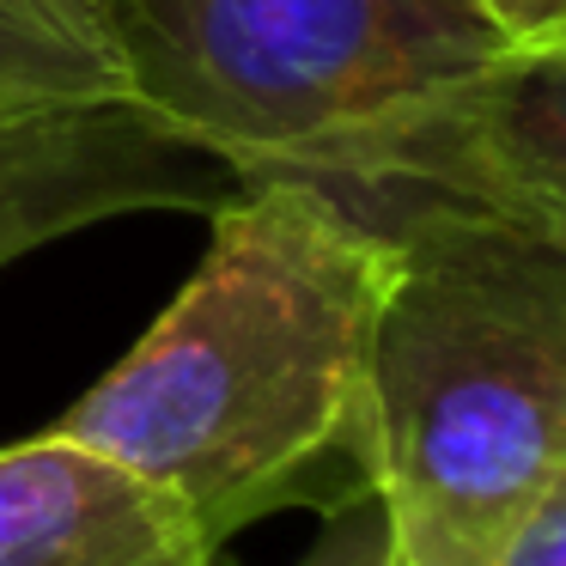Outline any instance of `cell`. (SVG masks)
<instances>
[{
    "mask_svg": "<svg viewBox=\"0 0 566 566\" xmlns=\"http://www.w3.org/2000/svg\"><path fill=\"white\" fill-rule=\"evenodd\" d=\"M0 566H226L171 493L62 439L0 444Z\"/></svg>",
    "mask_w": 566,
    "mask_h": 566,
    "instance_id": "6",
    "label": "cell"
},
{
    "mask_svg": "<svg viewBox=\"0 0 566 566\" xmlns=\"http://www.w3.org/2000/svg\"><path fill=\"white\" fill-rule=\"evenodd\" d=\"M135 104L111 0H0V111Z\"/></svg>",
    "mask_w": 566,
    "mask_h": 566,
    "instance_id": "7",
    "label": "cell"
},
{
    "mask_svg": "<svg viewBox=\"0 0 566 566\" xmlns=\"http://www.w3.org/2000/svg\"><path fill=\"white\" fill-rule=\"evenodd\" d=\"M135 104L189 153L359 196L427 104L512 55L469 0H111Z\"/></svg>",
    "mask_w": 566,
    "mask_h": 566,
    "instance_id": "3",
    "label": "cell"
},
{
    "mask_svg": "<svg viewBox=\"0 0 566 566\" xmlns=\"http://www.w3.org/2000/svg\"><path fill=\"white\" fill-rule=\"evenodd\" d=\"M371 201H439L566 256V43L512 50L427 104L347 208Z\"/></svg>",
    "mask_w": 566,
    "mask_h": 566,
    "instance_id": "4",
    "label": "cell"
},
{
    "mask_svg": "<svg viewBox=\"0 0 566 566\" xmlns=\"http://www.w3.org/2000/svg\"><path fill=\"white\" fill-rule=\"evenodd\" d=\"M359 213L396 238L359 481L402 566H493L566 475V256L439 201Z\"/></svg>",
    "mask_w": 566,
    "mask_h": 566,
    "instance_id": "2",
    "label": "cell"
},
{
    "mask_svg": "<svg viewBox=\"0 0 566 566\" xmlns=\"http://www.w3.org/2000/svg\"><path fill=\"white\" fill-rule=\"evenodd\" d=\"M196 159L140 104L0 111V269L140 208H196Z\"/></svg>",
    "mask_w": 566,
    "mask_h": 566,
    "instance_id": "5",
    "label": "cell"
},
{
    "mask_svg": "<svg viewBox=\"0 0 566 566\" xmlns=\"http://www.w3.org/2000/svg\"><path fill=\"white\" fill-rule=\"evenodd\" d=\"M493 566H566V475L542 493V505L517 524Z\"/></svg>",
    "mask_w": 566,
    "mask_h": 566,
    "instance_id": "10",
    "label": "cell"
},
{
    "mask_svg": "<svg viewBox=\"0 0 566 566\" xmlns=\"http://www.w3.org/2000/svg\"><path fill=\"white\" fill-rule=\"evenodd\" d=\"M396 238L298 177H250L213 208L201 269L62 415V439L171 493L208 542L359 475L371 329ZM366 488V481H359Z\"/></svg>",
    "mask_w": 566,
    "mask_h": 566,
    "instance_id": "1",
    "label": "cell"
},
{
    "mask_svg": "<svg viewBox=\"0 0 566 566\" xmlns=\"http://www.w3.org/2000/svg\"><path fill=\"white\" fill-rule=\"evenodd\" d=\"M505 50H554L566 43V0H469Z\"/></svg>",
    "mask_w": 566,
    "mask_h": 566,
    "instance_id": "9",
    "label": "cell"
},
{
    "mask_svg": "<svg viewBox=\"0 0 566 566\" xmlns=\"http://www.w3.org/2000/svg\"><path fill=\"white\" fill-rule=\"evenodd\" d=\"M298 566H402V554H396L384 505L371 500V493H347V500L329 512L323 542Z\"/></svg>",
    "mask_w": 566,
    "mask_h": 566,
    "instance_id": "8",
    "label": "cell"
}]
</instances>
